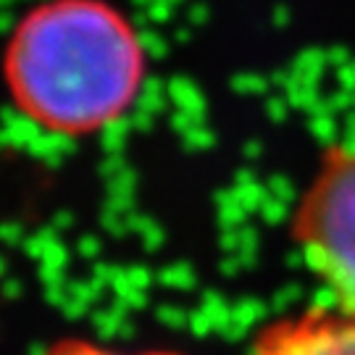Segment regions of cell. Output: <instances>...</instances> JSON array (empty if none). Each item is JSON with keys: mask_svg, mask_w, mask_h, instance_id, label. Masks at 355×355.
<instances>
[{"mask_svg": "<svg viewBox=\"0 0 355 355\" xmlns=\"http://www.w3.org/2000/svg\"><path fill=\"white\" fill-rule=\"evenodd\" d=\"M142 74L137 32L103 0H48L26 13L6 48L13 103L55 135L111 127L135 103Z\"/></svg>", "mask_w": 355, "mask_h": 355, "instance_id": "obj_1", "label": "cell"}, {"mask_svg": "<svg viewBox=\"0 0 355 355\" xmlns=\"http://www.w3.org/2000/svg\"><path fill=\"white\" fill-rule=\"evenodd\" d=\"M290 234L327 303L355 318V137L321 153L292 211Z\"/></svg>", "mask_w": 355, "mask_h": 355, "instance_id": "obj_2", "label": "cell"}, {"mask_svg": "<svg viewBox=\"0 0 355 355\" xmlns=\"http://www.w3.org/2000/svg\"><path fill=\"white\" fill-rule=\"evenodd\" d=\"M248 355H355V318L331 303H316L268 321Z\"/></svg>", "mask_w": 355, "mask_h": 355, "instance_id": "obj_3", "label": "cell"}, {"mask_svg": "<svg viewBox=\"0 0 355 355\" xmlns=\"http://www.w3.org/2000/svg\"><path fill=\"white\" fill-rule=\"evenodd\" d=\"M42 355H182L177 350H119V347H105L92 340L82 337H64L53 343Z\"/></svg>", "mask_w": 355, "mask_h": 355, "instance_id": "obj_4", "label": "cell"}]
</instances>
